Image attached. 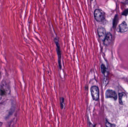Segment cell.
Masks as SVG:
<instances>
[{
  "mask_svg": "<svg viewBox=\"0 0 128 127\" xmlns=\"http://www.w3.org/2000/svg\"><path fill=\"white\" fill-rule=\"evenodd\" d=\"M106 127H115V124L109 123L107 120H106Z\"/></svg>",
  "mask_w": 128,
  "mask_h": 127,
  "instance_id": "obj_12",
  "label": "cell"
},
{
  "mask_svg": "<svg viewBox=\"0 0 128 127\" xmlns=\"http://www.w3.org/2000/svg\"><path fill=\"white\" fill-rule=\"evenodd\" d=\"M119 32L121 33H124L127 32L128 30V27L126 22L124 21L120 24L119 26Z\"/></svg>",
  "mask_w": 128,
  "mask_h": 127,
  "instance_id": "obj_7",
  "label": "cell"
},
{
  "mask_svg": "<svg viewBox=\"0 0 128 127\" xmlns=\"http://www.w3.org/2000/svg\"><path fill=\"white\" fill-rule=\"evenodd\" d=\"M60 105L61 108L62 109L64 108V106H65L64 99L62 97L60 98Z\"/></svg>",
  "mask_w": 128,
  "mask_h": 127,
  "instance_id": "obj_10",
  "label": "cell"
},
{
  "mask_svg": "<svg viewBox=\"0 0 128 127\" xmlns=\"http://www.w3.org/2000/svg\"><path fill=\"white\" fill-rule=\"evenodd\" d=\"M3 95V94H2V93H1V92L0 91V100H1L2 99V96Z\"/></svg>",
  "mask_w": 128,
  "mask_h": 127,
  "instance_id": "obj_14",
  "label": "cell"
},
{
  "mask_svg": "<svg viewBox=\"0 0 128 127\" xmlns=\"http://www.w3.org/2000/svg\"><path fill=\"white\" fill-rule=\"evenodd\" d=\"M94 15L95 19L98 22L103 21L105 18V14L104 12L100 9H97L95 10Z\"/></svg>",
  "mask_w": 128,
  "mask_h": 127,
  "instance_id": "obj_1",
  "label": "cell"
},
{
  "mask_svg": "<svg viewBox=\"0 0 128 127\" xmlns=\"http://www.w3.org/2000/svg\"><path fill=\"white\" fill-rule=\"evenodd\" d=\"M101 71L102 72V73H103L104 75H105L106 73V66H105L104 64H102L101 65Z\"/></svg>",
  "mask_w": 128,
  "mask_h": 127,
  "instance_id": "obj_11",
  "label": "cell"
},
{
  "mask_svg": "<svg viewBox=\"0 0 128 127\" xmlns=\"http://www.w3.org/2000/svg\"><path fill=\"white\" fill-rule=\"evenodd\" d=\"M98 32L99 38L101 40L103 41L107 34L105 28L103 27H98Z\"/></svg>",
  "mask_w": 128,
  "mask_h": 127,
  "instance_id": "obj_5",
  "label": "cell"
},
{
  "mask_svg": "<svg viewBox=\"0 0 128 127\" xmlns=\"http://www.w3.org/2000/svg\"><path fill=\"white\" fill-rule=\"evenodd\" d=\"M128 14V9L126 10L123 12V15H127Z\"/></svg>",
  "mask_w": 128,
  "mask_h": 127,
  "instance_id": "obj_13",
  "label": "cell"
},
{
  "mask_svg": "<svg viewBox=\"0 0 128 127\" xmlns=\"http://www.w3.org/2000/svg\"><path fill=\"white\" fill-rule=\"evenodd\" d=\"M126 94L124 92L119 93V101L120 104H123V102L124 101V99L127 98Z\"/></svg>",
  "mask_w": 128,
  "mask_h": 127,
  "instance_id": "obj_9",
  "label": "cell"
},
{
  "mask_svg": "<svg viewBox=\"0 0 128 127\" xmlns=\"http://www.w3.org/2000/svg\"><path fill=\"white\" fill-rule=\"evenodd\" d=\"M112 40V35L110 32H108L106 34L105 38L103 41L104 45H109Z\"/></svg>",
  "mask_w": 128,
  "mask_h": 127,
  "instance_id": "obj_8",
  "label": "cell"
},
{
  "mask_svg": "<svg viewBox=\"0 0 128 127\" xmlns=\"http://www.w3.org/2000/svg\"><path fill=\"white\" fill-rule=\"evenodd\" d=\"M90 91L93 99L94 101H98L99 97V89L98 86H91Z\"/></svg>",
  "mask_w": 128,
  "mask_h": 127,
  "instance_id": "obj_3",
  "label": "cell"
},
{
  "mask_svg": "<svg viewBox=\"0 0 128 127\" xmlns=\"http://www.w3.org/2000/svg\"><path fill=\"white\" fill-rule=\"evenodd\" d=\"M0 91L1 92L3 95L10 94V87L8 85L6 82H2Z\"/></svg>",
  "mask_w": 128,
  "mask_h": 127,
  "instance_id": "obj_4",
  "label": "cell"
},
{
  "mask_svg": "<svg viewBox=\"0 0 128 127\" xmlns=\"http://www.w3.org/2000/svg\"><path fill=\"white\" fill-rule=\"evenodd\" d=\"M55 43L56 45V50L57 51V54L58 56V64H59V67L60 70L62 69V66L61 64V51L60 48V44L59 43V38L56 37L54 39Z\"/></svg>",
  "mask_w": 128,
  "mask_h": 127,
  "instance_id": "obj_2",
  "label": "cell"
},
{
  "mask_svg": "<svg viewBox=\"0 0 128 127\" xmlns=\"http://www.w3.org/2000/svg\"><path fill=\"white\" fill-rule=\"evenodd\" d=\"M105 97L106 98H113L115 100L117 99V93L114 91L112 90H108L105 93Z\"/></svg>",
  "mask_w": 128,
  "mask_h": 127,
  "instance_id": "obj_6",
  "label": "cell"
}]
</instances>
